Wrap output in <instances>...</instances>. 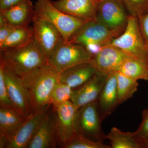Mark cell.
Segmentation results:
<instances>
[{"label":"cell","mask_w":148,"mask_h":148,"mask_svg":"<svg viewBox=\"0 0 148 148\" xmlns=\"http://www.w3.org/2000/svg\"><path fill=\"white\" fill-rule=\"evenodd\" d=\"M59 73L49 64L38 67L19 79L31 100V113L50 104L53 88L59 81Z\"/></svg>","instance_id":"obj_1"},{"label":"cell","mask_w":148,"mask_h":148,"mask_svg":"<svg viewBox=\"0 0 148 148\" xmlns=\"http://www.w3.org/2000/svg\"><path fill=\"white\" fill-rule=\"evenodd\" d=\"M46 64L35 39L24 46L0 50V66L19 79Z\"/></svg>","instance_id":"obj_2"},{"label":"cell","mask_w":148,"mask_h":148,"mask_svg":"<svg viewBox=\"0 0 148 148\" xmlns=\"http://www.w3.org/2000/svg\"><path fill=\"white\" fill-rule=\"evenodd\" d=\"M34 16L48 21L61 33L65 42L87 21L66 14L53 5L51 0H37L34 6Z\"/></svg>","instance_id":"obj_3"},{"label":"cell","mask_w":148,"mask_h":148,"mask_svg":"<svg viewBox=\"0 0 148 148\" xmlns=\"http://www.w3.org/2000/svg\"><path fill=\"white\" fill-rule=\"evenodd\" d=\"M110 45L118 48L129 57L148 63V46L141 34L137 17L129 15L124 32Z\"/></svg>","instance_id":"obj_4"},{"label":"cell","mask_w":148,"mask_h":148,"mask_svg":"<svg viewBox=\"0 0 148 148\" xmlns=\"http://www.w3.org/2000/svg\"><path fill=\"white\" fill-rule=\"evenodd\" d=\"M98 100L82 106L76 111L75 131L92 141L103 143L106 138L101 128Z\"/></svg>","instance_id":"obj_5"},{"label":"cell","mask_w":148,"mask_h":148,"mask_svg":"<svg viewBox=\"0 0 148 148\" xmlns=\"http://www.w3.org/2000/svg\"><path fill=\"white\" fill-rule=\"evenodd\" d=\"M92 58L82 45L63 39L51 53L47 64L60 73L77 64L90 61Z\"/></svg>","instance_id":"obj_6"},{"label":"cell","mask_w":148,"mask_h":148,"mask_svg":"<svg viewBox=\"0 0 148 148\" xmlns=\"http://www.w3.org/2000/svg\"><path fill=\"white\" fill-rule=\"evenodd\" d=\"M120 36L96 19L88 21L79 27L69 38V42L84 46L97 43L103 46L109 45Z\"/></svg>","instance_id":"obj_7"},{"label":"cell","mask_w":148,"mask_h":148,"mask_svg":"<svg viewBox=\"0 0 148 148\" xmlns=\"http://www.w3.org/2000/svg\"><path fill=\"white\" fill-rule=\"evenodd\" d=\"M126 10L121 0H100L95 19L121 35L126 28L129 18Z\"/></svg>","instance_id":"obj_8"},{"label":"cell","mask_w":148,"mask_h":148,"mask_svg":"<svg viewBox=\"0 0 148 148\" xmlns=\"http://www.w3.org/2000/svg\"><path fill=\"white\" fill-rule=\"evenodd\" d=\"M32 22L35 40L47 62L51 53L64 39L57 28L48 21L34 16Z\"/></svg>","instance_id":"obj_9"},{"label":"cell","mask_w":148,"mask_h":148,"mask_svg":"<svg viewBox=\"0 0 148 148\" xmlns=\"http://www.w3.org/2000/svg\"><path fill=\"white\" fill-rule=\"evenodd\" d=\"M51 105L49 104L30 114L7 144L5 148H28L40 124L50 110Z\"/></svg>","instance_id":"obj_10"},{"label":"cell","mask_w":148,"mask_h":148,"mask_svg":"<svg viewBox=\"0 0 148 148\" xmlns=\"http://www.w3.org/2000/svg\"><path fill=\"white\" fill-rule=\"evenodd\" d=\"M108 75L97 71L84 84L73 89L71 101L76 111L82 106L98 100Z\"/></svg>","instance_id":"obj_11"},{"label":"cell","mask_w":148,"mask_h":148,"mask_svg":"<svg viewBox=\"0 0 148 148\" xmlns=\"http://www.w3.org/2000/svg\"><path fill=\"white\" fill-rule=\"evenodd\" d=\"M53 108L55 109L53 120L58 142L63 146L71 139L75 134L74 120L77 111L71 101Z\"/></svg>","instance_id":"obj_12"},{"label":"cell","mask_w":148,"mask_h":148,"mask_svg":"<svg viewBox=\"0 0 148 148\" xmlns=\"http://www.w3.org/2000/svg\"><path fill=\"white\" fill-rule=\"evenodd\" d=\"M4 79L11 101L15 110L24 118L31 114V100L29 93L18 78L14 76L1 66Z\"/></svg>","instance_id":"obj_13"},{"label":"cell","mask_w":148,"mask_h":148,"mask_svg":"<svg viewBox=\"0 0 148 148\" xmlns=\"http://www.w3.org/2000/svg\"><path fill=\"white\" fill-rule=\"evenodd\" d=\"M128 57L118 48L109 45L103 47L90 61L97 71L109 74L119 72L122 64Z\"/></svg>","instance_id":"obj_14"},{"label":"cell","mask_w":148,"mask_h":148,"mask_svg":"<svg viewBox=\"0 0 148 148\" xmlns=\"http://www.w3.org/2000/svg\"><path fill=\"white\" fill-rule=\"evenodd\" d=\"M100 0H58L53 5L64 13L86 21L95 19Z\"/></svg>","instance_id":"obj_15"},{"label":"cell","mask_w":148,"mask_h":148,"mask_svg":"<svg viewBox=\"0 0 148 148\" xmlns=\"http://www.w3.org/2000/svg\"><path fill=\"white\" fill-rule=\"evenodd\" d=\"M25 119L15 109L0 107V148H5Z\"/></svg>","instance_id":"obj_16"},{"label":"cell","mask_w":148,"mask_h":148,"mask_svg":"<svg viewBox=\"0 0 148 148\" xmlns=\"http://www.w3.org/2000/svg\"><path fill=\"white\" fill-rule=\"evenodd\" d=\"M58 142L53 116L49 110L40 124L28 148H56Z\"/></svg>","instance_id":"obj_17"},{"label":"cell","mask_w":148,"mask_h":148,"mask_svg":"<svg viewBox=\"0 0 148 148\" xmlns=\"http://www.w3.org/2000/svg\"><path fill=\"white\" fill-rule=\"evenodd\" d=\"M98 101L99 114L102 122L118 106L116 73L109 74Z\"/></svg>","instance_id":"obj_18"},{"label":"cell","mask_w":148,"mask_h":148,"mask_svg":"<svg viewBox=\"0 0 148 148\" xmlns=\"http://www.w3.org/2000/svg\"><path fill=\"white\" fill-rule=\"evenodd\" d=\"M97 70L90 61L77 64L59 73V81L75 89L84 84Z\"/></svg>","instance_id":"obj_19"},{"label":"cell","mask_w":148,"mask_h":148,"mask_svg":"<svg viewBox=\"0 0 148 148\" xmlns=\"http://www.w3.org/2000/svg\"><path fill=\"white\" fill-rule=\"evenodd\" d=\"M0 12L10 24L16 27L29 25L34 16V6L31 0H27Z\"/></svg>","instance_id":"obj_20"},{"label":"cell","mask_w":148,"mask_h":148,"mask_svg":"<svg viewBox=\"0 0 148 148\" xmlns=\"http://www.w3.org/2000/svg\"><path fill=\"white\" fill-rule=\"evenodd\" d=\"M34 39L33 27L29 25L16 27L4 42L0 45V50L16 48L27 45Z\"/></svg>","instance_id":"obj_21"},{"label":"cell","mask_w":148,"mask_h":148,"mask_svg":"<svg viewBox=\"0 0 148 148\" xmlns=\"http://www.w3.org/2000/svg\"><path fill=\"white\" fill-rule=\"evenodd\" d=\"M119 72L137 81L140 79L148 81V63L138 58L127 57Z\"/></svg>","instance_id":"obj_22"},{"label":"cell","mask_w":148,"mask_h":148,"mask_svg":"<svg viewBox=\"0 0 148 148\" xmlns=\"http://www.w3.org/2000/svg\"><path fill=\"white\" fill-rule=\"evenodd\" d=\"M106 137L110 141L111 148H140L134 132H123L113 127Z\"/></svg>","instance_id":"obj_23"},{"label":"cell","mask_w":148,"mask_h":148,"mask_svg":"<svg viewBox=\"0 0 148 148\" xmlns=\"http://www.w3.org/2000/svg\"><path fill=\"white\" fill-rule=\"evenodd\" d=\"M117 104L122 103L132 98L138 90V83L120 72H116Z\"/></svg>","instance_id":"obj_24"},{"label":"cell","mask_w":148,"mask_h":148,"mask_svg":"<svg viewBox=\"0 0 148 148\" xmlns=\"http://www.w3.org/2000/svg\"><path fill=\"white\" fill-rule=\"evenodd\" d=\"M62 147L64 148H111L110 146L92 141L76 131L71 139Z\"/></svg>","instance_id":"obj_25"},{"label":"cell","mask_w":148,"mask_h":148,"mask_svg":"<svg viewBox=\"0 0 148 148\" xmlns=\"http://www.w3.org/2000/svg\"><path fill=\"white\" fill-rule=\"evenodd\" d=\"M73 89L68 85L59 81L55 85L51 92L50 103L53 107L71 101Z\"/></svg>","instance_id":"obj_26"},{"label":"cell","mask_w":148,"mask_h":148,"mask_svg":"<svg viewBox=\"0 0 148 148\" xmlns=\"http://www.w3.org/2000/svg\"><path fill=\"white\" fill-rule=\"evenodd\" d=\"M130 15L138 17L148 12V0H121Z\"/></svg>","instance_id":"obj_27"},{"label":"cell","mask_w":148,"mask_h":148,"mask_svg":"<svg viewBox=\"0 0 148 148\" xmlns=\"http://www.w3.org/2000/svg\"><path fill=\"white\" fill-rule=\"evenodd\" d=\"M0 107L11 108L15 110L10 98L4 79L2 69L1 67H0Z\"/></svg>","instance_id":"obj_28"},{"label":"cell","mask_w":148,"mask_h":148,"mask_svg":"<svg viewBox=\"0 0 148 148\" xmlns=\"http://www.w3.org/2000/svg\"><path fill=\"white\" fill-rule=\"evenodd\" d=\"M142 117V121L140 126L134 132L139 144L140 141L148 136V108L143 111Z\"/></svg>","instance_id":"obj_29"},{"label":"cell","mask_w":148,"mask_h":148,"mask_svg":"<svg viewBox=\"0 0 148 148\" xmlns=\"http://www.w3.org/2000/svg\"><path fill=\"white\" fill-rule=\"evenodd\" d=\"M141 34L146 44L148 46V12L138 18Z\"/></svg>","instance_id":"obj_30"},{"label":"cell","mask_w":148,"mask_h":148,"mask_svg":"<svg viewBox=\"0 0 148 148\" xmlns=\"http://www.w3.org/2000/svg\"><path fill=\"white\" fill-rule=\"evenodd\" d=\"M16 28L10 23L0 27V45L4 42Z\"/></svg>","instance_id":"obj_31"},{"label":"cell","mask_w":148,"mask_h":148,"mask_svg":"<svg viewBox=\"0 0 148 148\" xmlns=\"http://www.w3.org/2000/svg\"><path fill=\"white\" fill-rule=\"evenodd\" d=\"M27 0H0V11L5 10Z\"/></svg>","instance_id":"obj_32"},{"label":"cell","mask_w":148,"mask_h":148,"mask_svg":"<svg viewBox=\"0 0 148 148\" xmlns=\"http://www.w3.org/2000/svg\"><path fill=\"white\" fill-rule=\"evenodd\" d=\"M87 51L92 55V57L101 51L104 46L97 43H89L83 46Z\"/></svg>","instance_id":"obj_33"},{"label":"cell","mask_w":148,"mask_h":148,"mask_svg":"<svg viewBox=\"0 0 148 148\" xmlns=\"http://www.w3.org/2000/svg\"><path fill=\"white\" fill-rule=\"evenodd\" d=\"M9 24L7 19L3 14L0 12V27H3L6 24Z\"/></svg>","instance_id":"obj_34"},{"label":"cell","mask_w":148,"mask_h":148,"mask_svg":"<svg viewBox=\"0 0 148 148\" xmlns=\"http://www.w3.org/2000/svg\"><path fill=\"white\" fill-rule=\"evenodd\" d=\"M140 148H148V136L140 142Z\"/></svg>","instance_id":"obj_35"}]
</instances>
